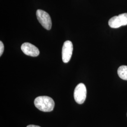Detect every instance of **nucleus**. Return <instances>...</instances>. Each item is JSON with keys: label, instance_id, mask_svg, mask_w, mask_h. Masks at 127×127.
<instances>
[{"label": "nucleus", "instance_id": "nucleus-4", "mask_svg": "<svg viewBox=\"0 0 127 127\" xmlns=\"http://www.w3.org/2000/svg\"><path fill=\"white\" fill-rule=\"evenodd\" d=\"M110 27L117 28L122 26L127 25V13L122 14L114 16L110 19L108 22Z\"/></svg>", "mask_w": 127, "mask_h": 127}, {"label": "nucleus", "instance_id": "nucleus-1", "mask_svg": "<svg viewBox=\"0 0 127 127\" xmlns=\"http://www.w3.org/2000/svg\"><path fill=\"white\" fill-rule=\"evenodd\" d=\"M34 104L37 109L44 112L52 111L55 106L54 100L48 96H39L36 97Z\"/></svg>", "mask_w": 127, "mask_h": 127}, {"label": "nucleus", "instance_id": "nucleus-7", "mask_svg": "<svg viewBox=\"0 0 127 127\" xmlns=\"http://www.w3.org/2000/svg\"><path fill=\"white\" fill-rule=\"evenodd\" d=\"M118 75L122 79L127 81V66L122 65L118 68Z\"/></svg>", "mask_w": 127, "mask_h": 127}, {"label": "nucleus", "instance_id": "nucleus-3", "mask_svg": "<svg viewBox=\"0 0 127 127\" xmlns=\"http://www.w3.org/2000/svg\"><path fill=\"white\" fill-rule=\"evenodd\" d=\"M87 90L85 85L81 83L78 84L74 91V98L79 104H83L86 98Z\"/></svg>", "mask_w": 127, "mask_h": 127}, {"label": "nucleus", "instance_id": "nucleus-5", "mask_svg": "<svg viewBox=\"0 0 127 127\" xmlns=\"http://www.w3.org/2000/svg\"><path fill=\"white\" fill-rule=\"evenodd\" d=\"M73 51L72 42L70 41H65L64 43L62 51V58L64 63H67L70 60Z\"/></svg>", "mask_w": 127, "mask_h": 127}, {"label": "nucleus", "instance_id": "nucleus-6", "mask_svg": "<svg viewBox=\"0 0 127 127\" xmlns=\"http://www.w3.org/2000/svg\"><path fill=\"white\" fill-rule=\"evenodd\" d=\"M21 49L23 53L27 56L35 57L40 54V51L36 47L29 42L24 43Z\"/></svg>", "mask_w": 127, "mask_h": 127}, {"label": "nucleus", "instance_id": "nucleus-2", "mask_svg": "<svg viewBox=\"0 0 127 127\" xmlns=\"http://www.w3.org/2000/svg\"><path fill=\"white\" fill-rule=\"evenodd\" d=\"M36 16L38 21L43 27L48 30L51 29L52 22L49 14L43 10L38 9L36 11Z\"/></svg>", "mask_w": 127, "mask_h": 127}, {"label": "nucleus", "instance_id": "nucleus-9", "mask_svg": "<svg viewBox=\"0 0 127 127\" xmlns=\"http://www.w3.org/2000/svg\"><path fill=\"white\" fill-rule=\"evenodd\" d=\"M27 127H41L37 125H28Z\"/></svg>", "mask_w": 127, "mask_h": 127}, {"label": "nucleus", "instance_id": "nucleus-8", "mask_svg": "<svg viewBox=\"0 0 127 127\" xmlns=\"http://www.w3.org/2000/svg\"><path fill=\"white\" fill-rule=\"evenodd\" d=\"M4 49V46L1 41H0V56H1V55L3 54Z\"/></svg>", "mask_w": 127, "mask_h": 127}]
</instances>
